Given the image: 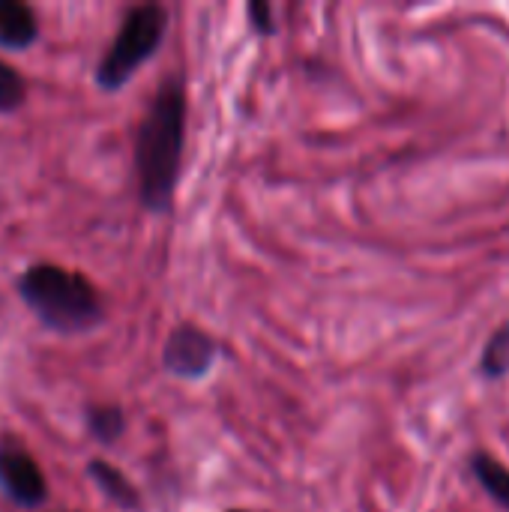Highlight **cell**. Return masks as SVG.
Instances as JSON below:
<instances>
[{"mask_svg":"<svg viewBox=\"0 0 509 512\" xmlns=\"http://www.w3.org/2000/svg\"><path fill=\"white\" fill-rule=\"evenodd\" d=\"M186 150V87L180 75L159 84L135 132V171L141 207L168 216Z\"/></svg>","mask_w":509,"mask_h":512,"instance_id":"6da1fadb","label":"cell"},{"mask_svg":"<svg viewBox=\"0 0 509 512\" xmlns=\"http://www.w3.org/2000/svg\"><path fill=\"white\" fill-rule=\"evenodd\" d=\"M15 291L21 303L36 315V321L51 333L78 336L105 321V303L96 285L60 264L39 261L27 267L18 276Z\"/></svg>","mask_w":509,"mask_h":512,"instance_id":"7a4b0ae2","label":"cell"},{"mask_svg":"<svg viewBox=\"0 0 509 512\" xmlns=\"http://www.w3.org/2000/svg\"><path fill=\"white\" fill-rule=\"evenodd\" d=\"M168 24H171V15L162 3L132 6L123 15L108 51L96 63V72H93L96 87H102L105 93L123 90L135 78V72L162 48L168 36Z\"/></svg>","mask_w":509,"mask_h":512,"instance_id":"3957f363","label":"cell"},{"mask_svg":"<svg viewBox=\"0 0 509 512\" xmlns=\"http://www.w3.org/2000/svg\"><path fill=\"white\" fill-rule=\"evenodd\" d=\"M219 339L195 324H180L168 333L162 345V366L180 381H201L213 372L219 360Z\"/></svg>","mask_w":509,"mask_h":512,"instance_id":"277c9868","label":"cell"},{"mask_svg":"<svg viewBox=\"0 0 509 512\" xmlns=\"http://www.w3.org/2000/svg\"><path fill=\"white\" fill-rule=\"evenodd\" d=\"M0 492L21 510H36L48 501L39 462L15 441H0Z\"/></svg>","mask_w":509,"mask_h":512,"instance_id":"5b68a950","label":"cell"},{"mask_svg":"<svg viewBox=\"0 0 509 512\" xmlns=\"http://www.w3.org/2000/svg\"><path fill=\"white\" fill-rule=\"evenodd\" d=\"M36 39H39L36 12L21 0H0V48L24 51L36 45Z\"/></svg>","mask_w":509,"mask_h":512,"instance_id":"8992f818","label":"cell"},{"mask_svg":"<svg viewBox=\"0 0 509 512\" xmlns=\"http://www.w3.org/2000/svg\"><path fill=\"white\" fill-rule=\"evenodd\" d=\"M87 477L93 480V486L102 492V498H108L114 507H120V510H141V492L132 486V480L123 474V471H117L114 465H108V462H102V459H90L87 462Z\"/></svg>","mask_w":509,"mask_h":512,"instance_id":"52a82bcc","label":"cell"},{"mask_svg":"<svg viewBox=\"0 0 509 512\" xmlns=\"http://www.w3.org/2000/svg\"><path fill=\"white\" fill-rule=\"evenodd\" d=\"M84 426L93 441L102 447H114L126 435V414L120 405H87Z\"/></svg>","mask_w":509,"mask_h":512,"instance_id":"ba28073f","label":"cell"},{"mask_svg":"<svg viewBox=\"0 0 509 512\" xmlns=\"http://www.w3.org/2000/svg\"><path fill=\"white\" fill-rule=\"evenodd\" d=\"M474 477L480 480V486L501 504V507H507L509 510V468H504L501 462H495L492 456H486V453H480V456H474Z\"/></svg>","mask_w":509,"mask_h":512,"instance_id":"9c48e42d","label":"cell"},{"mask_svg":"<svg viewBox=\"0 0 509 512\" xmlns=\"http://www.w3.org/2000/svg\"><path fill=\"white\" fill-rule=\"evenodd\" d=\"M24 102H27L24 75L6 60H0V114H15L24 108Z\"/></svg>","mask_w":509,"mask_h":512,"instance_id":"30bf717a","label":"cell"},{"mask_svg":"<svg viewBox=\"0 0 509 512\" xmlns=\"http://www.w3.org/2000/svg\"><path fill=\"white\" fill-rule=\"evenodd\" d=\"M483 375H489V378H501V375H507L509 372V324L507 327H501L492 339H489V345H486V351H483Z\"/></svg>","mask_w":509,"mask_h":512,"instance_id":"8fae6325","label":"cell"},{"mask_svg":"<svg viewBox=\"0 0 509 512\" xmlns=\"http://www.w3.org/2000/svg\"><path fill=\"white\" fill-rule=\"evenodd\" d=\"M246 15H249V24L255 27L258 36H273L276 33V18H273V9L261 0H252L246 6Z\"/></svg>","mask_w":509,"mask_h":512,"instance_id":"7c38bea8","label":"cell"},{"mask_svg":"<svg viewBox=\"0 0 509 512\" xmlns=\"http://www.w3.org/2000/svg\"><path fill=\"white\" fill-rule=\"evenodd\" d=\"M228 512H246V510H228Z\"/></svg>","mask_w":509,"mask_h":512,"instance_id":"4fadbf2b","label":"cell"}]
</instances>
